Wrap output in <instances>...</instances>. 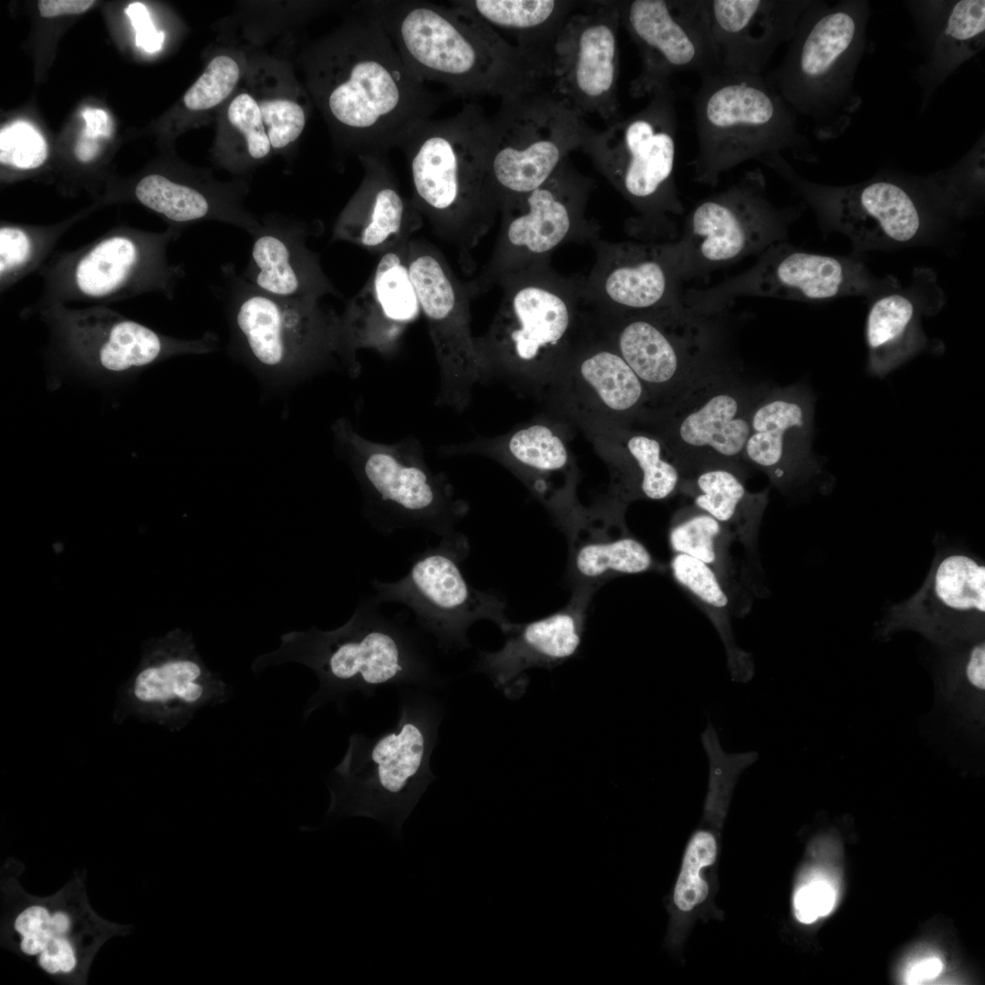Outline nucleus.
<instances>
[{"label": "nucleus", "instance_id": "obj_18", "mask_svg": "<svg viewBox=\"0 0 985 985\" xmlns=\"http://www.w3.org/2000/svg\"><path fill=\"white\" fill-rule=\"evenodd\" d=\"M761 163L790 182L820 216L842 229L863 250L900 245L914 239L923 222L921 197L940 177L939 172L912 183L878 175L855 184L827 186L799 176L781 153Z\"/></svg>", "mask_w": 985, "mask_h": 985}, {"label": "nucleus", "instance_id": "obj_15", "mask_svg": "<svg viewBox=\"0 0 985 985\" xmlns=\"http://www.w3.org/2000/svg\"><path fill=\"white\" fill-rule=\"evenodd\" d=\"M796 211L776 207L760 169L746 171L725 190L699 202L679 238L670 241L684 281L702 279L785 241Z\"/></svg>", "mask_w": 985, "mask_h": 985}, {"label": "nucleus", "instance_id": "obj_30", "mask_svg": "<svg viewBox=\"0 0 985 985\" xmlns=\"http://www.w3.org/2000/svg\"><path fill=\"white\" fill-rule=\"evenodd\" d=\"M912 17L913 47L920 61L914 78L920 87V113L945 81L985 46L984 0L905 1Z\"/></svg>", "mask_w": 985, "mask_h": 985}, {"label": "nucleus", "instance_id": "obj_31", "mask_svg": "<svg viewBox=\"0 0 985 985\" xmlns=\"http://www.w3.org/2000/svg\"><path fill=\"white\" fill-rule=\"evenodd\" d=\"M362 181L339 213L332 240L350 243L371 253H382L411 239L422 216L401 192L384 155L358 156Z\"/></svg>", "mask_w": 985, "mask_h": 985}, {"label": "nucleus", "instance_id": "obj_38", "mask_svg": "<svg viewBox=\"0 0 985 985\" xmlns=\"http://www.w3.org/2000/svg\"><path fill=\"white\" fill-rule=\"evenodd\" d=\"M494 30L515 40L514 46L549 68L555 40L568 16L582 2L568 0L454 1Z\"/></svg>", "mask_w": 985, "mask_h": 985}, {"label": "nucleus", "instance_id": "obj_44", "mask_svg": "<svg viewBox=\"0 0 985 985\" xmlns=\"http://www.w3.org/2000/svg\"><path fill=\"white\" fill-rule=\"evenodd\" d=\"M652 562L648 549L631 537L586 544L577 551L575 556L578 573L588 578L609 573H642L651 566Z\"/></svg>", "mask_w": 985, "mask_h": 985}, {"label": "nucleus", "instance_id": "obj_26", "mask_svg": "<svg viewBox=\"0 0 985 985\" xmlns=\"http://www.w3.org/2000/svg\"><path fill=\"white\" fill-rule=\"evenodd\" d=\"M985 619V567L963 554L933 563L921 588L892 607L886 629L908 628L949 644L980 639Z\"/></svg>", "mask_w": 985, "mask_h": 985}, {"label": "nucleus", "instance_id": "obj_8", "mask_svg": "<svg viewBox=\"0 0 985 985\" xmlns=\"http://www.w3.org/2000/svg\"><path fill=\"white\" fill-rule=\"evenodd\" d=\"M442 712L428 694L410 692L393 729L371 738L353 733L328 781V815L369 817L399 833L435 779L430 762Z\"/></svg>", "mask_w": 985, "mask_h": 985}, {"label": "nucleus", "instance_id": "obj_53", "mask_svg": "<svg viewBox=\"0 0 985 985\" xmlns=\"http://www.w3.org/2000/svg\"><path fill=\"white\" fill-rule=\"evenodd\" d=\"M28 235L14 226L0 229V274L3 277L26 263L31 254Z\"/></svg>", "mask_w": 985, "mask_h": 985}, {"label": "nucleus", "instance_id": "obj_5", "mask_svg": "<svg viewBox=\"0 0 985 985\" xmlns=\"http://www.w3.org/2000/svg\"><path fill=\"white\" fill-rule=\"evenodd\" d=\"M375 596L363 600L350 619L333 630L312 627L281 637L280 646L257 657L252 669L295 662L311 669L317 690L303 717L327 702L342 703L354 691L372 695L384 685L429 686L437 677L418 636L400 620L387 617Z\"/></svg>", "mask_w": 985, "mask_h": 985}, {"label": "nucleus", "instance_id": "obj_25", "mask_svg": "<svg viewBox=\"0 0 985 985\" xmlns=\"http://www.w3.org/2000/svg\"><path fill=\"white\" fill-rule=\"evenodd\" d=\"M814 399L804 385L767 386L756 402L742 458L782 491L820 470L812 450Z\"/></svg>", "mask_w": 985, "mask_h": 985}, {"label": "nucleus", "instance_id": "obj_56", "mask_svg": "<svg viewBox=\"0 0 985 985\" xmlns=\"http://www.w3.org/2000/svg\"><path fill=\"white\" fill-rule=\"evenodd\" d=\"M943 961L938 956H925L910 962L904 972L906 984H925L934 980L943 970Z\"/></svg>", "mask_w": 985, "mask_h": 985}, {"label": "nucleus", "instance_id": "obj_51", "mask_svg": "<svg viewBox=\"0 0 985 985\" xmlns=\"http://www.w3.org/2000/svg\"><path fill=\"white\" fill-rule=\"evenodd\" d=\"M227 118L244 135L250 160L260 161L269 154L272 147L263 124L259 103L252 95L246 92L238 94L228 106Z\"/></svg>", "mask_w": 985, "mask_h": 985}, {"label": "nucleus", "instance_id": "obj_61", "mask_svg": "<svg viewBox=\"0 0 985 985\" xmlns=\"http://www.w3.org/2000/svg\"><path fill=\"white\" fill-rule=\"evenodd\" d=\"M99 150L98 139L90 138L81 132L75 149L77 158L83 162L93 160Z\"/></svg>", "mask_w": 985, "mask_h": 985}, {"label": "nucleus", "instance_id": "obj_46", "mask_svg": "<svg viewBox=\"0 0 985 985\" xmlns=\"http://www.w3.org/2000/svg\"><path fill=\"white\" fill-rule=\"evenodd\" d=\"M701 742L708 757L710 787L706 814L719 818L724 814L729 793L736 778L748 766L755 762V752L728 753L721 748L718 733L709 723L701 734Z\"/></svg>", "mask_w": 985, "mask_h": 985}, {"label": "nucleus", "instance_id": "obj_10", "mask_svg": "<svg viewBox=\"0 0 985 985\" xmlns=\"http://www.w3.org/2000/svg\"><path fill=\"white\" fill-rule=\"evenodd\" d=\"M694 118L697 153L690 166L698 183L714 187L744 161L783 151L814 159L797 115L762 75L715 71L702 77Z\"/></svg>", "mask_w": 985, "mask_h": 985}, {"label": "nucleus", "instance_id": "obj_57", "mask_svg": "<svg viewBox=\"0 0 985 985\" xmlns=\"http://www.w3.org/2000/svg\"><path fill=\"white\" fill-rule=\"evenodd\" d=\"M94 4L91 0H41L37 5L41 16L54 17L84 13Z\"/></svg>", "mask_w": 985, "mask_h": 985}, {"label": "nucleus", "instance_id": "obj_37", "mask_svg": "<svg viewBox=\"0 0 985 985\" xmlns=\"http://www.w3.org/2000/svg\"><path fill=\"white\" fill-rule=\"evenodd\" d=\"M188 641L171 650L158 665L140 672L135 681V696L158 703L174 713L203 704L224 703L232 697L231 687L205 668L192 653Z\"/></svg>", "mask_w": 985, "mask_h": 985}, {"label": "nucleus", "instance_id": "obj_49", "mask_svg": "<svg viewBox=\"0 0 985 985\" xmlns=\"http://www.w3.org/2000/svg\"><path fill=\"white\" fill-rule=\"evenodd\" d=\"M47 158V142L29 122L18 120L1 129V164L31 170L41 166Z\"/></svg>", "mask_w": 985, "mask_h": 985}, {"label": "nucleus", "instance_id": "obj_13", "mask_svg": "<svg viewBox=\"0 0 985 985\" xmlns=\"http://www.w3.org/2000/svg\"><path fill=\"white\" fill-rule=\"evenodd\" d=\"M604 336L642 382L649 408L660 406L729 360L721 315L685 305L648 313L602 316L590 311Z\"/></svg>", "mask_w": 985, "mask_h": 985}, {"label": "nucleus", "instance_id": "obj_17", "mask_svg": "<svg viewBox=\"0 0 985 985\" xmlns=\"http://www.w3.org/2000/svg\"><path fill=\"white\" fill-rule=\"evenodd\" d=\"M468 550V541L459 532L441 537L437 546L414 556L409 572L400 579H374L375 598L379 603L395 602L409 607L441 650L468 648L466 631L473 622L490 619L502 629L509 623L502 600L475 589L466 580L461 564Z\"/></svg>", "mask_w": 985, "mask_h": 985}, {"label": "nucleus", "instance_id": "obj_1", "mask_svg": "<svg viewBox=\"0 0 985 985\" xmlns=\"http://www.w3.org/2000/svg\"><path fill=\"white\" fill-rule=\"evenodd\" d=\"M315 62L321 108L341 141L358 156H385L439 105V97L411 72L368 14L324 43Z\"/></svg>", "mask_w": 985, "mask_h": 985}, {"label": "nucleus", "instance_id": "obj_41", "mask_svg": "<svg viewBox=\"0 0 985 985\" xmlns=\"http://www.w3.org/2000/svg\"><path fill=\"white\" fill-rule=\"evenodd\" d=\"M670 568L675 580L706 607L724 644L732 679L740 682L750 680L753 673L752 662L749 655L735 644L727 617L731 609L730 596L716 571L702 561L684 554L673 555Z\"/></svg>", "mask_w": 985, "mask_h": 985}, {"label": "nucleus", "instance_id": "obj_32", "mask_svg": "<svg viewBox=\"0 0 985 985\" xmlns=\"http://www.w3.org/2000/svg\"><path fill=\"white\" fill-rule=\"evenodd\" d=\"M578 612L565 610L526 624L508 623L507 638L496 652H481L477 669L511 698L526 688L524 673L534 667L551 670L574 657L582 643L584 623Z\"/></svg>", "mask_w": 985, "mask_h": 985}, {"label": "nucleus", "instance_id": "obj_45", "mask_svg": "<svg viewBox=\"0 0 985 985\" xmlns=\"http://www.w3.org/2000/svg\"><path fill=\"white\" fill-rule=\"evenodd\" d=\"M717 853V839L711 831L699 829L690 838L672 896V903L679 911H690L708 897L709 885L701 873L713 865Z\"/></svg>", "mask_w": 985, "mask_h": 985}, {"label": "nucleus", "instance_id": "obj_14", "mask_svg": "<svg viewBox=\"0 0 985 985\" xmlns=\"http://www.w3.org/2000/svg\"><path fill=\"white\" fill-rule=\"evenodd\" d=\"M491 123L488 169L499 213L546 182L594 131L547 82L503 98Z\"/></svg>", "mask_w": 985, "mask_h": 985}, {"label": "nucleus", "instance_id": "obj_52", "mask_svg": "<svg viewBox=\"0 0 985 985\" xmlns=\"http://www.w3.org/2000/svg\"><path fill=\"white\" fill-rule=\"evenodd\" d=\"M837 900L835 883L824 875H814L796 889L793 909L796 918L804 924H811L825 917L834 909Z\"/></svg>", "mask_w": 985, "mask_h": 985}, {"label": "nucleus", "instance_id": "obj_11", "mask_svg": "<svg viewBox=\"0 0 985 985\" xmlns=\"http://www.w3.org/2000/svg\"><path fill=\"white\" fill-rule=\"evenodd\" d=\"M337 451L347 461L364 498V513L385 534L420 529L440 537L456 532L467 503L443 472L427 464L413 437L393 443L370 441L346 419L333 423Z\"/></svg>", "mask_w": 985, "mask_h": 985}, {"label": "nucleus", "instance_id": "obj_39", "mask_svg": "<svg viewBox=\"0 0 985 985\" xmlns=\"http://www.w3.org/2000/svg\"><path fill=\"white\" fill-rule=\"evenodd\" d=\"M912 290L888 292L871 306L866 323L868 370L883 377L916 355L926 342L923 302Z\"/></svg>", "mask_w": 985, "mask_h": 985}, {"label": "nucleus", "instance_id": "obj_27", "mask_svg": "<svg viewBox=\"0 0 985 985\" xmlns=\"http://www.w3.org/2000/svg\"><path fill=\"white\" fill-rule=\"evenodd\" d=\"M410 240L380 254L365 285L341 313L347 353L357 367L360 349L384 356L397 351L408 327L421 313L408 265Z\"/></svg>", "mask_w": 985, "mask_h": 985}, {"label": "nucleus", "instance_id": "obj_23", "mask_svg": "<svg viewBox=\"0 0 985 985\" xmlns=\"http://www.w3.org/2000/svg\"><path fill=\"white\" fill-rule=\"evenodd\" d=\"M619 10L641 62L629 87L634 98L670 87L677 73L702 78L717 70L706 0H625L619 1Z\"/></svg>", "mask_w": 985, "mask_h": 985}, {"label": "nucleus", "instance_id": "obj_58", "mask_svg": "<svg viewBox=\"0 0 985 985\" xmlns=\"http://www.w3.org/2000/svg\"><path fill=\"white\" fill-rule=\"evenodd\" d=\"M51 916L42 907L35 906L24 910L16 919L15 928L24 937L48 927Z\"/></svg>", "mask_w": 985, "mask_h": 985}, {"label": "nucleus", "instance_id": "obj_50", "mask_svg": "<svg viewBox=\"0 0 985 985\" xmlns=\"http://www.w3.org/2000/svg\"><path fill=\"white\" fill-rule=\"evenodd\" d=\"M258 103L273 149H284L300 136L306 126V113L300 104L282 98L262 99Z\"/></svg>", "mask_w": 985, "mask_h": 985}, {"label": "nucleus", "instance_id": "obj_42", "mask_svg": "<svg viewBox=\"0 0 985 985\" xmlns=\"http://www.w3.org/2000/svg\"><path fill=\"white\" fill-rule=\"evenodd\" d=\"M730 531L709 513L694 505L682 509L669 531L675 554L692 556L712 567L725 584L729 577Z\"/></svg>", "mask_w": 985, "mask_h": 985}, {"label": "nucleus", "instance_id": "obj_36", "mask_svg": "<svg viewBox=\"0 0 985 985\" xmlns=\"http://www.w3.org/2000/svg\"><path fill=\"white\" fill-rule=\"evenodd\" d=\"M746 476L725 467H710L681 476L679 492L697 508L722 524L748 549H753L767 505V491L751 493Z\"/></svg>", "mask_w": 985, "mask_h": 985}, {"label": "nucleus", "instance_id": "obj_48", "mask_svg": "<svg viewBox=\"0 0 985 985\" xmlns=\"http://www.w3.org/2000/svg\"><path fill=\"white\" fill-rule=\"evenodd\" d=\"M240 67L231 57H213L202 76L186 91L183 102L191 110H206L227 98L236 87Z\"/></svg>", "mask_w": 985, "mask_h": 985}, {"label": "nucleus", "instance_id": "obj_19", "mask_svg": "<svg viewBox=\"0 0 985 985\" xmlns=\"http://www.w3.org/2000/svg\"><path fill=\"white\" fill-rule=\"evenodd\" d=\"M408 265L438 364L436 404L461 412L469 406L474 387L486 383L471 329L473 295L468 282H461L430 244L411 239Z\"/></svg>", "mask_w": 985, "mask_h": 985}, {"label": "nucleus", "instance_id": "obj_35", "mask_svg": "<svg viewBox=\"0 0 985 985\" xmlns=\"http://www.w3.org/2000/svg\"><path fill=\"white\" fill-rule=\"evenodd\" d=\"M565 427L551 420H537L503 435L444 444L439 453L447 456L482 455L525 477L547 476L565 471L570 463Z\"/></svg>", "mask_w": 985, "mask_h": 985}, {"label": "nucleus", "instance_id": "obj_29", "mask_svg": "<svg viewBox=\"0 0 985 985\" xmlns=\"http://www.w3.org/2000/svg\"><path fill=\"white\" fill-rule=\"evenodd\" d=\"M322 230L318 222L276 214L263 217L250 234V256L242 275L274 296L323 300L327 296H339L324 272L318 254L307 244L308 239L319 236Z\"/></svg>", "mask_w": 985, "mask_h": 985}, {"label": "nucleus", "instance_id": "obj_34", "mask_svg": "<svg viewBox=\"0 0 985 985\" xmlns=\"http://www.w3.org/2000/svg\"><path fill=\"white\" fill-rule=\"evenodd\" d=\"M86 364L106 373H123L149 366L161 358L183 353H207L216 347L215 335L193 341L162 337L131 320H118L93 329L78 327Z\"/></svg>", "mask_w": 985, "mask_h": 985}, {"label": "nucleus", "instance_id": "obj_4", "mask_svg": "<svg viewBox=\"0 0 985 985\" xmlns=\"http://www.w3.org/2000/svg\"><path fill=\"white\" fill-rule=\"evenodd\" d=\"M502 299L476 345L486 382L544 396L588 318L582 277L555 271L550 258L500 280Z\"/></svg>", "mask_w": 985, "mask_h": 985}, {"label": "nucleus", "instance_id": "obj_24", "mask_svg": "<svg viewBox=\"0 0 985 985\" xmlns=\"http://www.w3.org/2000/svg\"><path fill=\"white\" fill-rule=\"evenodd\" d=\"M591 244L595 264L582 285L595 314L620 316L684 306V281L670 242L598 238Z\"/></svg>", "mask_w": 985, "mask_h": 985}, {"label": "nucleus", "instance_id": "obj_12", "mask_svg": "<svg viewBox=\"0 0 985 985\" xmlns=\"http://www.w3.org/2000/svg\"><path fill=\"white\" fill-rule=\"evenodd\" d=\"M766 388L729 359L634 424L660 439L681 476L710 467L746 476L742 453L751 415Z\"/></svg>", "mask_w": 985, "mask_h": 985}, {"label": "nucleus", "instance_id": "obj_28", "mask_svg": "<svg viewBox=\"0 0 985 985\" xmlns=\"http://www.w3.org/2000/svg\"><path fill=\"white\" fill-rule=\"evenodd\" d=\"M812 0H706L716 71L762 75Z\"/></svg>", "mask_w": 985, "mask_h": 985}, {"label": "nucleus", "instance_id": "obj_54", "mask_svg": "<svg viewBox=\"0 0 985 985\" xmlns=\"http://www.w3.org/2000/svg\"><path fill=\"white\" fill-rule=\"evenodd\" d=\"M125 12L136 31V46L149 53L160 50L164 41V32L155 29L146 6L141 3H131Z\"/></svg>", "mask_w": 985, "mask_h": 985}, {"label": "nucleus", "instance_id": "obj_9", "mask_svg": "<svg viewBox=\"0 0 985 985\" xmlns=\"http://www.w3.org/2000/svg\"><path fill=\"white\" fill-rule=\"evenodd\" d=\"M671 86L602 131L594 130L581 150L637 212L629 231L643 241L670 242L684 205L675 181L679 128Z\"/></svg>", "mask_w": 985, "mask_h": 985}, {"label": "nucleus", "instance_id": "obj_55", "mask_svg": "<svg viewBox=\"0 0 985 985\" xmlns=\"http://www.w3.org/2000/svg\"><path fill=\"white\" fill-rule=\"evenodd\" d=\"M39 964L49 973L69 972L76 965L73 949L66 939L54 937L41 952Z\"/></svg>", "mask_w": 985, "mask_h": 985}, {"label": "nucleus", "instance_id": "obj_59", "mask_svg": "<svg viewBox=\"0 0 985 985\" xmlns=\"http://www.w3.org/2000/svg\"><path fill=\"white\" fill-rule=\"evenodd\" d=\"M82 116L86 126L82 132L94 139L109 137L113 131V123L109 114L100 109L87 108Z\"/></svg>", "mask_w": 985, "mask_h": 985}, {"label": "nucleus", "instance_id": "obj_7", "mask_svg": "<svg viewBox=\"0 0 985 985\" xmlns=\"http://www.w3.org/2000/svg\"><path fill=\"white\" fill-rule=\"evenodd\" d=\"M221 277L229 351L261 378L290 384L338 365L358 375L345 347L341 314L322 299L268 295L230 263L222 266Z\"/></svg>", "mask_w": 985, "mask_h": 985}, {"label": "nucleus", "instance_id": "obj_40", "mask_svg": "<svg viewBox=\"0 0 985 985\" xmlns=\"http://www.w3.org/2000/svg\"><path fill=\"white\" fill-rule=\"evenodd\" d=\"M135 195L143 205L177 223L214 219L249 234L260 223L240 203L213 199L194 187L161 174L143 177L135 188Z\"/></svg>", "mask_w": 985, "mask_h": 985}, {"label": "nucleus", "instance_id": "obj_33", "mask_svg": "<svg viewBox=\"0 0 985 985\" xmlns=\"http://www.w3.org/2000/svg\"><path fill=\"white\" fill-rule=\"evenodd\" d=\"M582 430L628 497L658 501L678 493L680 472L654 433L635 424H596Z\"/></svg>", "mask_w": 985, "mask_h": 985}, {"label": "nucleus", "instance_id": "obj_6", "mask_svg": "<svg viewBox=\"0 0 985 985\" xmlns=\"http://www.w3.org/2000/svg\"><path fill=\"white\" fill-rule=\"evenodd\" d=\"M871 14L866 0H812L782 62L764 78L820 140L841 137L862 105L855 80Z\"/></svg>", "mask_w": 985, "mask_h": 985}, {"label": "nucleus", "instance_id": "obj_3", "mask_svg": "<svg viewBox=\"0 0 985 985\" xmlns=\"http://www.w3.org/2000/svg\"><path fill=\"white\" fill-rule=\"evenodd\" d=\"M491 119L477 104L453 117L425 119L402 139L414 204L436 233L455 245L465 271L472 251L493 226L499 206L488 169Z\"/></svg>", "mask_w": 985, "mask_h": 985}, {"label": "nucleus", "instance_id": "obj_62", "mask_svg": "<svg viewBox=\"0 0 985 985\" xmlns=\"http://www.w3.org/2000/svg\"><path fill=\"white\" fill-rule=\"evenodd\" d=\"M69 927V919L64 913H56L50 918V921L47 928L53 934L54 937H59L63 935Z\"/></svg>", "mask_w": 985, "mask_h": 985}, {"label": "nucleus", "instance_id": "obj_16", "mask_svg": "<svg viewBox=\"0 0 985 985\" xmlns=\"http://www.w3.org/2000/svg\"><path fill=\"white\" fill-rule=\"evenodd\" d=\"M594 187L589 177L567 159L543 185L501 208V224L492 254L479 275L469 281L474 296L531 264L550 258L570 242L592 243L599 225L586 216Z\"/></svg>", "mask_w": 985, "mask_h": 985}, {"label": "nucleus", "instance_id": "obj_60", "mask_svg": "<svg viewBox=\"0 0 985 985\" xmlns=\"http://www.w3.org/2000/svg\"><path fill=\"white\" fill-rule=\"evenodd\" d=\"M53 938V934L47 928H43L25 936L21 942V949L29 955L41 953Z\"/></svg>", "mask_w": 985, "mask_h": 985}, {"label": "nucleus", "instance_id": "obj_20", "mask_svg": "<svg viewBox=\"0 0 985 985\" xmlns=\"http://www.w3.org/2000/svg\"><path fill=\"white\" fill-rule=\"evenodd\" d=\"M866 267L852 259L801 250L785 241L770 245L755 264L710 287L684 290L683 303L704 315H721L739 297L823 301L878 289Z\"/></svg>", "mask_w": 985, "mask_h": 985}, {"label": "nucleus", "instance_id": "obj_2", "mask_svg": "<svg viewBox=\"0 0 985 985\" xmlns=\"http://www.w3.org/2000/svg\"><path fill=\"white\" fill-rule=\"evenodd\" d=\"M365 13L379 22L405 64L421 81L463 96L503 98L546 83L547 67L454 1L376 0Z\"/></svg>", "mask_w": 985, "mask_h": 985}, {"label": "nucleus", "instance_id": "obj_22", "mask_svg": "<svg viewBox=\"0 0 985 985\" xmlns=\"http://www.w3.org/2000/svg\"><path fill=\"white\" fill-rule=\"evenodd\" d=\"M556 415L581 430L634 424L649 407L638 377L596 327L586 325L544 396Z\"/></svg>", "mask_w": 985, "mask_h": 985}, {"label": "nucleus", "instance_id": "obj_21", "mask_svg": "<svg viewBox=\"0 0 985 985\" xmlns=\"http://www.w3.org/2000/svg\"><path fill=\"white\" fill-rule=\"evenodd\" d=\"M619 1L582 2L566 19L552 50L551 89L581 117L607 125L619 116Z\"/></svg>", "mask_w": 985, "mask_h": 985}, {"label": "nucleus", "instance_id": "obj_43", "mask_svg": "<svg viewBox=\"0 0 985 985\" xmlns=\"http://www.w3.org/2000/svg\"><path fill=\"white\" fill-rule=\"evenodd\" d=\"M138 261V248L128 237L105 239L78 263L75 282L86 296L100 297L116 291L129 277Z\"/></svg>", "mask_w": 985, "mask_h": 985}, {"label": "nucleus", "instance_id": "obj_47", "mask_svg": "<svg viewBox=\"0 0 985 985\" xmlns=\"http://www.w3.org/2000/svg\"><path fill=\"white\" fill-rule=\"evenodd\" d=\"M947 680L949 699L971 719H980L985 691V643L974 642L952 665Z\"/></svg>", "mask_w": 985, "mask_h": 985}]
</instances>
